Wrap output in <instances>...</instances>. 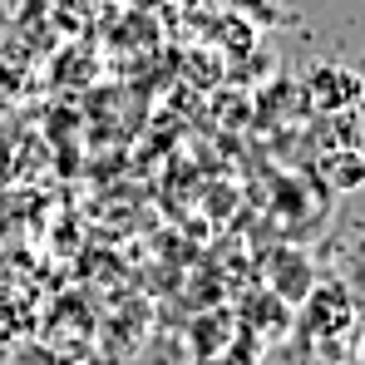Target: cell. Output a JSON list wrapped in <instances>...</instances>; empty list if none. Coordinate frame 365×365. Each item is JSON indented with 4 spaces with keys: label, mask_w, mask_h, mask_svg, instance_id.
<instances>
[{
    "label": "cell",
    "mask_w": 365,
    "mask_h": 365,
    "mask_svg": "<svg viewBox=\"0 0 365 365\" xmlns=\"http://www.w3.org/2000/svg\"><path fill=\"white\" fill-rule=\"evenodd\" d=\"M237 336H242V326L232 321V311H212V316H202V321L192 326V351H197V356H212V351L232 346Z\"/></svg>",
    "instance_id": "5b68a950"
},
{
    "label": "cell",
    "mask_w": 365,
    "mask_h": 365,
    "mask_svg": "<svg viewBox=\"0 0 365 365\" xmlns=\"http://www.w3.org/2000/svg\"><path fill=\"white\" fill-rule=\"evenodd\" d=\"M306 99L326 114H351L361 104V74L346 64H316L306 74Z\"/></svg>",
    "instance_id": "7a4b0ae2"
},
{
    "label": "cell",
    "mask_w": 365,
    "mask_h": 365,
    "mask_svg": "<svg viewBox=\"0 0 365 365\" xmlns=\"http://www.w3.org/2000/svg\"><path fill=\"white\" fill-rule=\"evenodd\" d=\"M321 173L331 182V192H356L365 182V158L356 143H346V148H336V153H326L321 158Z\"/></svg>",
    "instance_id": "277c9868"
},
{
    "label": "cell",
    "mask_w": 365,
    "mask_h": 365,
    "mask_svg": "<svg viewBox=\"0 0 365 365\" xmlns=\"http://www.w3.org/2000/svg\"><path fill=\"white\" fill-rule=\"evenodd\" d=\"M237 5H247V10H262V5H267V0H237Z\"/></svg>",
    "instance_id": "ba28073f"
},
{
    "label": "cell",
    "mask_w": 365,
    "mask_h": 365,
    "mask_svg": "<svg viewBox=\"0 0 365 365\" xmlns=\"http://www.w3.org/2000/svg\"><path fill=\"white\" fill-rule=\"evenodd\" d=\"M316 287V272H311V262H306L302 252H292L287 247V257H277L272 262V297H282L287 306H302V297Z\"/></svg>",
    "instance_id": "3957f363"
},
{
    "label": "cell",
    "mask_w": 365,
    "mask_h": 365,
    "mask_svg": "<svg viewBox=\"0 0 365 365\" xmlns=\"http://www.w3.org/2000/svg\"><path fill=\"white\" fill-rule=\"evenodd\" d=\"M197 365H252V341H247V351H242V336H237L232 346H222L212 356H197Z\"/></svg>",
    "instance_id": "52a82bcc"
},
{
    "label": "cell",
    "mask_w": 365,
    "mask_h": 365,
    "mask_svg": "<svg viewBox=\"0 0 365 365\" xmlns=\"http://www.w3.org/2000/svg\"><path fill=\"white\" fill-rule=\"evenodd\" d=\"M5 365H60V356H55L45 341H30V336H25V341H15V346L5 351Z\"/></svg>",
    "instance_id": "8992f818"
},
{
    "label": "cell",
    "mask_w": 365,
    "mask_h": 365,
    "mask_svg": "<svg viewBox=\"0 0 365 365\" xmlns=\"http://www.w3.org/2000/svg\"><path fill=\"white\" fill-rule=\"evenodd\" d=\"M302 302H306V326H302L306 336H346V331H356V306H351L341 282L311 287Z\"/></svg>",
    "instance_id": "6da1fadb"
}]
</instances>
